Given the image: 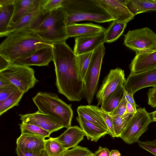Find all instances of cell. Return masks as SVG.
Segmentation results:
<instances>
[{
    "instance_id": "1",
    "label": "cell",
    "mask_w": 156,
    "mask_h": 156,
    "mask_svg": "<svg viewBox=\"0 0 156 156\" xmlns=\"http://www.w3.org/2000/svg\"><path fill=\"white\" fill-rule=\"evenodd\" d=\"M52 47L58 91L69 101H79L84 96L83 83L78 78L76 56L65 42L53 43Z\"/></svg>"
},
{
    "instance_id": "2",
    "label": "cell",
    "mask_w": 156,
    "mask_h": 156,
    "mask_svg": "<svg viewBox=\"0 0 156 156\" xmlns=\"http://www.w3.org/2000/svg\"><path fill=\"white\" fill-rule=\"evenodd\" d=\"M52 46L42 40L33 30L25 28L9 35L0 44V55L11 63L27 57L37 50Z\"/></svg>"
},
{
    "instance_id": "3",
    "label": "cell",
    "mask_w": 156,
    "mask_h": 156,
    "mask_svg": "<svg viewBox=\"0 0 156 156\" xmlns=\"http://www.w3.org/2000/svg\"><path fill=\"white\" fill-rule=\"evenodd\" d=\"M62 7L67 15V25L83 20L101 23L114 20L96 0H65Z\"/></svg>"
},
{
    "instance_id": "4",
    "label": "cell",
    "mask_w": 156,
    "mask_h": 156,
    "mask_svg": "<svg viewBox=\"0 0 156 156\" xmlns=\"http://www.w3.org/2000/svg\"><path fill=\"white\" fill-rule=\"evenodd\" d=\"M32 100L38 111L52 117L64 127L67 129L71 126L73 116L71 105L66 103L56 94L39 92Z\"/></svg>"
},
{
    "instance_id": "5",
    "label": "cell",
    "mask_w": 156,
    "mask_h": 156,
    "mask_svg": "<svg viewBox=\"0 0 156 156\" xmlns=\"http://www.w3.org/2000/svg\"><path fill=\"white\" fill-rule=\"evenodd\" d=\"M67 15L60 7L49 12L34 30L44 41L51 44L65 42L69 37L67 32Z\"/></svg>"
},
{
    "instance_id": "6",
    "label": "cell",
    "mask_w": 156,
    "mask_h": 156,
    "mask_svg": "<svg viewBox=\"0 0 156 156\" xmlns=\"http://www.w3.org/2000/svg\"><path fill=\"white\" fill-rule=\"evenodd\" d=\"M105 52V48L104 44L93 51L89 66L83 80L84 97L89 105L92 103L97 90Z\"/></svg>"
},
{
    "instance_id": "7",
    "label": "cell",
    "mask_w": 156,
    "mask_h": 156,
    "mask_svg": "<svg viewBox=\"0 0 156 156\" xmlns=\"http://www.w3.org/2000/svg\"><path fill=\"white\" fill-rule=\"evenodd\" d=\"M124 37V45L136 54L156 51V34L148 27L129 30Z\"/></svg>"
},
{
    "instance_id": "8",
    "label": "cell",
    "mask_w": 156,
    "mask_h": 156,
    "mask_svg": "<svg viewBox=\"0 0 156 156\" xmlns=\"http://www.w3.org/2000/svg\"><path fill=\"white\" fill-rule=\"evenodd\" d=\"M34 74V70L32 68L12 63L5 69L0 71V75L24 93L34 87L38 81Z\"/></svg>"
},
{
    "instance_id": "9",
    "label": "cell",
    "mask_w": 156,
    "mask_h": 156,
    "mask_svg": "<svg viewBox=\"0 0 156 156\" xmlns=\"http://www.w3.org/2000/svg\"><path fill=\"white\" fill-rule=\"evenodd\" d=\"M152 122L150 114L144 108H137L119 137L129 144L138 142Z\"/></svg>"
},
{
    "instance_id": "10",
    "label": "cell",
    "mask_w": 156,
    "mask_h": 156,
    "mask_svg": "<svg viewBox=\"0 0 156 156\" xmlns=\"http://www.w3.org/2000/svg\"><path fill=\"white\" fill-rule=\"evenodd\" d=\"M126 80L123 70L119 68L111 69L97 93L98 105H101L116 90L123 86Z\"/></svg>"
},
{
    "instance_id": "11",
    "label": "cell",
    "mask_w": 156,
    "mask_h": 156,
    "mask_svg": "<svg viewBox=\"0 0 156 156\" xmlns=\"http://www.w3.org/2000/svg\"><path fill=\"white\" fill-rule=\"evenodd\" d=\"M156 87V68L141 73L130 74L123 86L127 91L133 95L143 88Z\"/></svg>"
},
{
    "instance_id": "12",
    "label": "cell",
    "mask_w": 156,
    "mask_h": 156,
    "mask_svg": "<svg viewBox=\"0 0 156 156\" xmlns=\"http://www.w3.org/2000/svg\"><path fill=\"white\" fill-rule=\"evenodd\" d=\"M40 2L37 7L26 13L14 25L9 27L4 37L7 36L17 30L25 28H30L34 30L49 13L45 14L42 12L40 8Z\"/></svg>"
},
{
    "instance_id": "13",
    "label": "cell",
    "mask_w": 156,
    "mask_h": 156,
    "mask_svg": "<svg viewBox=\"0 0 156 156\" xmlns=\"http://www.w3.org/2000/svg\"><path fill=\"white\" fill-rule=\"evenodd\" d=\"M96 0L114 20L128 23L135 16L128 9L126 0Z\"/></svg>"
},
{
    "instance_id": "14",
    "label": "cell",
    "mask_w": 156,
    "mask_h": 156,
    "mask_svg": "<svg viewBox=\"0 0 156 156\" xmlns=\"http://www.w3.org/2000/svg\"><path fill=\"white\" fill-rule=\"evenodd\" d=\"M19 116L22 122L37 126L51 133L64 128L52 117L38 111L32 113L20 114Z\"/></svg>"
},
{
    "instance_id": "15",
    "label": "cell",
    "mask_w": 156,
    "mask_h": 156,
    "mask_svg": "<svg viewBox=\"0 0 156 156\" xmlns=\"http://www.w3.org/2000/svg\"><path fill=\"white\" fill-rule=\"evenodd\" d=\"M53 56L52 46L46 47L37 50L27 57L17 59L12 63L29 67L47 66L53 61Z\"/></svg>"
},
{
    "instance_id": "16",
    "label": "cell",
    "mask_w": 156,
    "mask_h": 156,
    "mask_svg": "<svg viewBox=\"0 0 156 156\" xmlns=\"http://www.w3.org/2000/svg\"><path fill=\"white\" fill-rule=\"evenodd\" d=\"M105 43L104 32L76 37L73 52L76 56L92 52Z\"/></svg>"
},
{
    "instance_id": "17",
    "label": "cell",
    "mask_w": 156,
    "mask_h": 156,
    "mask_svg": "<svg viewBox=\"0 0 156 156\" xmlns=\"http://www.w3.org/2000/svg\"><path fill=\"white\" fill-rule=\"evenodd\" d=\"M156 68V51L136 54L129 65L130 74L137 73Z\"/></svg>"
},
{
    "instance_id": "18",
    "label": "cell",
    "mask_w": 156,
    "mask_h": 156,
    "mask_svg": "<svg viewBox=\"0 0 156 156\" xmlns=\"http://www.w3.org/2000/svg\"><path fill=\"white\" fill-rule=\"evenodd\" d=\"M106 29L93 23H73L68 25L67 32L69 37L90 36L104 33Z\"/></svg>"
},
{
    "instance_id": "19",
    "label": "cell",
    "mask_w": 156,
    "mask_h": 156,
    "mask_svg": "<svg viewBox=\"0 0 156 156\" xmlns=\"http://www.w3.org/2000/svg\"><path fill=\"white\" fill-rule=\"evenodd\" d=\"M85 136L84 133L80 127L71 126L55 139L67 150L78 145Z\"/></svg>"
},
{
    "instance_id": "20",
    "label": "cell",
    "mask_w": 156,
    "mask_h": 156,
    "mask_svg": "<svg viewBox=\"0 0 156 156\" xmlns=\"http://www.w3.org/2000/svg\"><path fill=\"white\" fill-rule=\"evenodd\" d=\"M45 139L29 134H21L16 139L17 146L26 151H40L45 150Z\"/></svg>"
},
{
    "instance_id": "21",
    "label": "cell",
    "mask_w": 156,
    "mask_h": 156,
    "mask_svg": "<svg viewBox=\"0 0 156 156\" xmlns=\"http://www.w3.org/2000/svg\"><path fill=\"white\" fill-rule=\"evenodd\" d=\"M76 119L88 140L97 142L101 137L108 134L107 130L79 115L76 117Z\"/></svg>"
},
{
    "instance_id": "22",
    "label": "cell",
    "mask_w": 156,
    "mask_h": 156,
    "mask_svg": "<svg viewBox=\"0 0 156 156\" xmlns=\"http://www.w3.org/2000/svg\"><path fill=\"white\" fill-rule=\"evenodd\" d=\"M40 0H14V9L8 28L14 25L25 14L37 7Z\"/></svg>"
},
{
    "instance_id": "23",
    "label": "cell",
    "mask_w": 156,
    "mask_h": 156,
    "mask_svg": "<svg viewBox=\"0 0 156 156\" xmlns=\"http://www.w3.org/2000/svg\"><path fill=\"white\" fill-rule=\"evenodd\" d=\"M14 0H0V37L4 35L9 27L14 9Z\"/></svg>"
},
{
    "instance_id": "24",
    "label": "cell",
    "mask_w": 156,
    "mask_h": 156,
    "mask_svg": "<svg viewBox=\"0 0 156 156\" xmlns=\"http://www.w3.org/2000/svg\"><path fill=\"white\" fill-rule=\"evenodd\" d=\"M126 6L134 16L139 14L156 11L154 0H126Z\"/></svg>"
},
{
    "instance_id": "25",
    "label": "cell",
    "mask_w": 156,
    "mask_h": 156,
    "mask_svg": "<svg viewBox=\"0 0 156 156\" xmlns=\"http://www.w3.org/2000/svg\"><path fill=\"white\" fill-rule=\"evenodd\" d=\"M76 110L78 115L108 131V127L103 118L91 108L90 105H80L77 107Z\"/></svg>"
},
{
    "instance_id": "26",
    "label": "cell",
    "mask_w": 156,
    "mask_h": 156,
    "mask_svg": "<svg viewBox=\"0 0 156 156\" xmlns=\"http://www.w3.org/2000/svg\"><path fill=\"white\" fill-rule=\"evenodd\" d=\"M127 23L112 21L104 32L105 42L110 43L117 40L122 34Z\"/></svg>"
},
{
    "instance_id": "27",
    "label": "cell",
    "mask_w": 156,
    "mask_h": 156,
    "mask_svg": "<svg viewBox=\"0 0 156 156\" xmlns=\"http://www.w3.org/2000/svg\"><path fill=\"white\" fill-rule=\"evenodd\" d=\"M124 96V88L123 86L103 101L101 105V108L106 112L110 113L118 106Z\"/></svg>"
},
{
    "instance_id": "28",
    "label": "cell",
    "mask_w": 156,
    "mask_h": 156,
    "mask_svg": "<svg viewBox=\"0 0 156 156\" xmlns=\"http://www.w3.org/2000/svg\"><path fill=\"white\" fill-rule=\"evenodd\" d=\"M92 52L76 56V67L78 80L83 81L89 66Z\"/></svg>"
},
{
    "instance_id": "29",
    "label": "cell",
    "mask_w": 156,
    "mask_h": 156,
    "mask_svg": "<svg viewBox=\"0 0 156 156\" xmlns=\"http://www.w3.org/2000/svg\"><path fill=\"white\" fill-rule=\"evenodd\" d=\"M24 93L18 90L5 100L0 101V116L13 107L18 106Z\"/></svg>"
},
{
    "instance_id": "30",
    "label": "cell",
    "mask_w": 156,
    "mask_h": 156,
    "mask_svg": "<svg viewBox=\"0 0 156 156\" xmlns=\"http://www.w3.org/2000/svg\"><path fill=\"white\" fill-rule=\"evenodd\" d=\"M134 114L126 113L120 116L112 117L115 137H119Z\"/></svg>"
},
{
    "instance_id": "31",
    "label": "cell",
    "mask_w": 156,
    "mask_h": 156,
    "mask_svg": "<svg viewBox=\"0 0 156 156\" xmlns=\"http://www.w3.org/2000/svg\"><path fill=\"white\" fill-rule=\"evenodd\" d=\"M21 134H27L35 135L44 139L50 136L51 133L38 126L22 122L20 125Z\"/></svg>"
},
{
    "instance_id": "32",
    "label": "cell",
    "mask_w": 156,
    "mask_h": 156,
    "mask_svg": "<svg viewBox=\"0 0 156 156\" xmlns=\"http://www.w3.org/2000/svg\"><path fill=\"white\" fill-rule=\"evenodd\" d=\"M44 144L47 156H62L66 150L55 138L45 140Z\"/></svg>"
},
{
    "instance_id": "33",
    "label": "cell",
    "mask_w": 156,
    "mask_h": 156,
    "mask_svg": "<svg viewBox=\"0 0 156 156\" xmlns=\"http://www.w3.org/2000/svg\"><path fill=\"white\" fill-rule=\"evenodd\" d=\"M91 108L99 114L104 120L108 129V134L112 137H115V135L112 117L108 113L105 112L101 107L90 105Z\"/></svg>"
},
{
    "instance_id": "34",
    "label": "cell",
    "mask_w": 156,
    "mask_h": 156,
    "mask_svg": "<svg viewBox=\"0 0 156 156\" xmlns=\"http://www.w3.org/2000/svg\"><path fill=\"white\" fill-rule=\"evenodd\" d=\"M65 0H41L40 8L42 12L47 14L62 7Z\"/></svg>"
},
{
    "instance_id": "35",
    "label": "cell",
    "mask_w": 156,
    "mask_h": 156,
    "mask_svg": "<svg viewBox=\"0 0 156 156\" xmlns=\"http://www.w3.org/2000/svg\"><path fill=\"white\" fill-rule=\"evenodd\" d=\"M91 151L87 148L77 145L71 149H67L62 156H88Z\"/></svg>"
},
{
    "instance_id": "36",
    "label": "cell",
    "mask_w": 156,
    "mask_h": 156,
    "mask_svg": "<svg viewBox=\"0 0 156 156\" xmlns=\"http://www.w3.org/2000/svg\"><path fill=\"white\" fill-rule=\"evenodd\" d=\"M19 90L12 84L0 88V101L5 100Z\"/></svg>"
},
{
    "instance_id": "37",
    "label": "cell",
    "mask_w": 156,
    "mask_h": 156,
    "mask_svg": "<svg viewBox=\"0 0 156 156\" xmlns=\"http://www.w3.org/2000/svg\"><path fill=\"white\" fill-rule=\"evenodd\" d=\"M138 143L140 147L156 156V139L151 141L139 140Z\"/></svg>"
},
{
    "instance_id": "38",
    "label": "cell",
    "mask_w": 156,
    "mask_h": 156,
    "mask_svg": "<svg viewBox=\"0 0 156 156\" xmlns=\"http://www.w3.org/2000/svg\"><path fill=\"white\" fill-rule=\"evenodd\" d=\"M127 101L124 95L118 106L111 112L108 113L111 116H120L126 113Z\"/></svg>"
},
{
    "instance_id": "39",
    "label": "cell",
    "mask_w": 156,
    "mask_h": 156,
    "mask_svg": "<svg viewBox=\"0 0 156 156\" xmlns=\"http://www.w3.org/2000/svg\"><path fill=\"white\" fill-rule=\"evenodd\" d=\"M16 152L18 156H47L45 150L40 151H26L17 146Z\"/></svg>"
},
{
    "instance_id": "40",
    "label": "cell",
    "mask_w": 156,
    "mask_h": 156,
    "mask_svg": "<svg viewBox=\"0 0 156 156\" xmlns=\"http://www.w3.org/2000/svg\"><path fill=\"white\" fill-rule=\"evenodd\" d=\"M147 94L148 104L153 108H156V87L150 89Z\"/></svg>"
},
{
    "instance_id": "41",
    "label": "cell",
    "mask_w": 156,
    "mask_h": 156,
    "mask_svg": "<svg viewBox=\"0 0 156 156\" xmlns=\"http://www.w3.org/2000/svg\"><path fill=\"white\" fill-rule=\"evenodd\" d=\"M124 95L127 102L132 106L136 112L137 109V107L138 106L135 102L133 98V95L124 89Z\"/></svg>"
},
{
    "instance_id": "42",
    "label": "cell",
    "mask_w": 156,
    "mask_h": 156,
    "mask_svg": "<svg viewBox=\"0 0 156 156\" xmlns=\"http://www.w3.org/2000/svg\"><path fill=\"white\" fill-rule=\"evenodd\" d=\"M110 151L106 147L100 146L98 149L94 153V156H109Z\"/></svg>"
},
{
    "instance_id": "43",
    "label": "cell",
    "mask_w": 156,
    "mask_h": 156,
    "mask_svg": "<svg viewBox=\"0 0 156 156\" xmlns=\"http://www.w3.org/2000/svg\"><path fill=\"white\" fill-rule=\"evenodd\" d=\"M11 63L8 60L0 55V71L6 68Z\"/></svg>"
},
{
    "instance_id": "44",
    "label": "cell",
    "mask_w": 156,
    "mask_h": 156,
    "mask_svg": "<svg viewBox=\"0 0 156 156\" xmlns=\"http://www.w3.org/2000/svg\"><path fill=\"white\" fill-rule=\"evenodd\" d=\"M12 84L7 78L0 75V88L5 87Z\"/></svg>"
},
{
    "instance_id": "45",
    "label": "cell",
    "mask_w": 156,
    "mask_h": 156,
    "mask_svg": "<svg viewBox=\"0 0 156 156\" xmlns=\"http://www.w3.org/2000/svg\"><path fill=\"white\" fill-rule=\"evenodd\" d=\"M135 112L132 106L127 102L126 113L134 114Z\"/></svg>"
},
{
    "instance_id": "46",
    "label": "cell",
    "mask_w": 156,
    "mask_h": 156,
    "mask_svg": "<svg viewBox=\"0 0 156 156\" xmlns=\"http://www.w3.org/2000/svg\"><path fill=\"white\" fill-rule=\"evenodd\" d=\"M109 156H121V154L117 150H112L110 151Z\"/></svg>"
},
{
    "instance_id": "47",
    "label": "cell",
    "mask_w": 156,
    "mask_h": 156,
    "mask_svg": "<svg viewBox=\"0 0 156 156\" xmlns=\"http://www.w3.org/2000/svg\"><path fill=\"white\" fill-rule=\"evenodd\" d=\"M153 122H156V110L150 113Z\"/></svg>"
},
{
    "instance_id": "48",
    "label": "cell",
    "mask_w": 156,
    "mask_h": 156,
    "mask_svg": "<svg viewBox=\"0 0 156 156\" xmlns=\"http://www.w3.org/2000/svg\"><path fill=\"white\" fill-rule=\"evenodd\" d=\"M88 156H94V153L91 152L90 154Z\"/></svg>"
}]
</instances>
